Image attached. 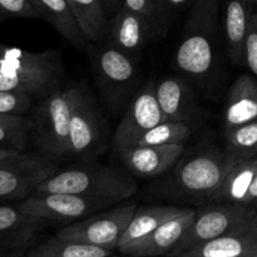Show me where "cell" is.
<instances>
[{"label": "cell", "mask_w": 257, "mask_h": 257, "mask_svg": "<svg viewBox=\"0 0 257 257\" xmlns=\"http://www.w3.org/2000/svg\"><path fill=\"white\" fill-rule=\"evenodd\" d=\"M218 34L220 2L196 0L188 10L176 49L177 69L198 84L210 79L216 65Z\"/></svg>", "instance_id": "obj_1"}, {"label": "cell", "mask_w": 257, "mask_h": 257, "mask_svg": "<svg viewBox=\"0 0 257 257\" xmlns=\"http://www.w3.org/2000/svg\"><path fill=\"white\" fill-rule=\"evenodd\" d=\"M137 188V182L127 170L88 163L57 171L38 186L34 193H70L115 205L135 195Z\"/></svg>", "instance_id": "obj_2"}, {"label": "cell", "mask_w": 257, "mask_h": 257, "mask_svg": "<svg viewBox=\"0 0 257 257\" xmlns=\"http://www.w3.org/2000/svg\"><path fill=\"white\" fill-rule=\"evenodd\" d=\"M64 74L57 50L29 52L0 44V90L43 98L57 89Z\"/></svg>", "instance_id": "obj_3"}, {"label": "cell", "mask_w": 257, "mask_h": 257, "mask_svg": "<svg viewBox=\"0 0 257 257\" xmlns=\"http://www.w3.org/2000/svg\"><path fill=\"white\" fill-rule=\"evenodd\" d=\"M240 160L227 148H205L187 160H183L176 167L171 177V196L177 200L211 201L212 196L220 187L231 168Z\"/></svg>", "instance_id": "obj_4"}, {"label": "cell", "mask_w": 257, "mask_h": 257, "mask_svg": "<svg viewBox=\"0 0 257 257\" xmlns=\"http://www.w3.org/2000/svg\"><path fill=\"white\" fill-rule=\"evenodd\" d=\"M79 85H68L44 95L32 109L34 145L47 156L68 155L70 118Z\"/></svg>", "instance_id": "obj_5"}, {"label": "cell", "mask_w": 257, "mask_h": 257, "mask_svg": "<svg viewBox=\"0 0 257 257\" xmlns=\"http://www.w3.org/2000/svg\"><path fill=\"white\" fill-rule=\"evenodd\" d=\"M255 212L256 208L245 205L216 202L196 210L195 220L168 257L182 255L208 241L253 222Z\"/></svg>", "instance_id": "obj_6"}, {"label": "cell", "mask_w": 257, "mask_h": 257, "mask_svg": "<svg viewBox=\"0 0 257 257\" xmlns=\"http://www.w3.org/2000/svg\"><path fill=\"white\" fill-rule=\"evenodd\" d=\"M138 206L133 202L122 203L112 210L95 212L79 221L64 226L57 232L60 238L97 247L115 250L127 230Z\"/></svg>", "instance_id": "obj_7"}, {"label": "cell", "mask_w": 257, "mask_h": 257, "mask_svg": "<svg viewBox=\"0 0 257 257\" xmlns=\"http://www.w3.org/2000/svg\"><path fill=\"white\" fill-rule=\"evenodd\" d=\"M113 206L110 202L70 193H33L17 207L45 223H73Z\"/></svg>", "instance_id": "obj_8"}, {"label": "cell", "mask_w": 257, "mask_h": 257, "mask_svg": "<svg viewBox=\"0 0 257 257\" xmlns=\"http://www.w3.org/2000/svg\"><path fill=\"white\" fill-rule=\"evenodd\" d=\"M57 171L52 158L23 152L0 166V201H23Z\"/></svg>", "instance_id": "obj_9"}, {"label": "cell", "mask_w": 257, "mask_h": 257, "mask_svg": "<svg viewBox=\"0 0 257 257\" xmlns=\"http://www.w3.org/2000/svg\"><path fill=\"white\" fill-rule=\"evenodd\" d=\"M168 120L156 97L155 83L150 82L141 88L131 103L115 130L114 150L131 147L138 137L160 123Z\"/></svg>", "instance_id": "obj_10"}, {"label": "cell", "mask_w": 257, "mask_h": 257, "mask_svg": "<svg viewBox=\"0 0 257 257\" xmlns=\"http://www.w3.org/2000/svg\"><path fill=\"white\" fill-rule=\"evenodd\" d=\"M68 155L89 156L102 141V118L92 98L79 87L70 118Z\"/></svg>", "instance_id": "obj_11"}, {"label": "cell", "mask_w": 257, "mask_h": 257, "mask_svg": "<svg viewBox=\"0 0 257 257\" xmlns=\"http://www.w3.org/2000/svg\"><path fill=\"white\" fill-rule=\"evenodd\" d=\"M185 143L165 146H131L117 151L120 162L133 176L152 178L170 171L181 161Z\"/></svg>", "instance_id": "obj_12"}, {"label": "cell", "mask_w": 257, "mask_h": 257, "mask_svg": "<svg viewBox=\"0 0 257 257\" xmlns=\"http://www.w3.org/2000/svg\"><path fill=\"white\" fill-rule=\"evenodd\" d=\"M196 210L187 208L183 213L167 221L146 237L125 246L120 253L136 257L168 256L193 222Z\"/></svg>", "instance_id": "obj_13"}, {"label": "cell", "mask_w": 257, "mask_h": 257, "mask_svg": "<svg viewBox=\"0 0 257 257\" xmlns=\"http://www.w3.org/2000/svg\"><path fill=\"white\" fill-rule=\"evenodd\" d=\"M156 35L155 29L145 17L123 7L109 22L108 38L114 45L133 59H137L147 43Z\"/></svg>", "instance_id": "obj_14"}, {"label": "cell", "mask_w": 257, "mask_h": 257, "mask_svg": "<svg viewBox=\"0 0 257 257\" xmlns=\"http://www.w3.org/2000/svg\"><path fill=\"white\" fill-rule=\"evenodd\" d=\"M156 97L168 120L190 124L197 114L193 90L183 78L167 75L155 83Z\"/></svg>", "instance_id": "obj_15"}, {"label": "cell", "mask_w": 257, "mask_h": 257, "mask_svg": "<svg viewBox=\"0 0 257 257\" xmlns=\"http://www.w3.org/2000/svg\"><path fill=\"white\" fill-rule=\"evenodd\" d=\"M94 65L103 87L113 94L123 93L135 83L137 68L135 59L108 44L95 53Z\"/></svg>", "instance_id": "obj_16"}, {"label": "cell", "mask_w": 257, "mask_h": 257, "mask_svg": "<svg viewBox=\"0 0 257 257\" xmlns=\"http://www.w3.org/2000/svg\"><path fill=\"white\" fill-rule=\"evenodd\" d=\"M45 225L17 206H0V247L23 255Z\"/></svg>", "instance_id": "obj_17"}, {"label": "cell", "mask_w": 257, "mask_h": 257, "mask_svg": "<svg viewBox=\"0 0 257 257\" xmlns=\"http://www.w3.org/2000/svg\"><path fill=\"white\" fill-rule=\"evenodd\" d=\"M253 120H257V79L252 74H241L226 95L223 131Z\"/></svg>", "instance_id": "obj_18"}, {"label": "cell", "mask_w": 257, "mask_h": 257, "mask_svg": "<svg viewBox=\"0 0 257 257\" xmlns=\"http://www.w3.org/2000/svg\"><path fill=\"white\" fill-rule=\"evenodd\" d=\"M257 253V225L248 223L176 257H247Z\"/></svg>", "instance_id": "obj_19"}, {"label": "cell", "mask_w": 257, "mask_h": 257, "mask_svg": "<svg viewBox=\"0 0 257 257\" xmlns=\"http://www.w3.org/2000/svg\"><path fill=\"white\" fill-rule=\"evenodd\" d=\"M250 0H225L223 7V33L226 50L231 63L240 65L243 63V50L248 25L252 17Z\"/></svg>", "instance_id": "obj_20"}, {"label": "cell", "mask_w": 257, "mask_h": 257, "mask_svg": "<svg viewBox=\"0 0 257 257\" xmlns=\"http://www.w3.org/2000/svg\"><path fill=\"white\" fill-rule=\"evenodd\" d=\"M40 18L47 20L75 49L85 50L89 40L83 34L67 0H32Z\"/></svg>", "instance_id": "obj_21"}, {"label": "cell", "mask_w": 257, "mask_h": 257, "mask_svg": "<svg viewBox=\"0 0 257 257\" xmlns=\"http://www.w3.org/2000/svg\"><path fill=\"white\" fill-rule=\"evenodd\" d=\"M187 210L181 206H145L137 207L127 230L118 242L117 250H122L125 246L141 240L160 227L167 221L181 215Z\"/></svg>", "instance_id": "obj_22"}, {"label": "cell", "mask_w": 257, "mask_h": 257, "mask_svg": "<svg viewBox=\"0 0 257 257\" xmlns=\"http://www.w3.org/2000/svg\"><path fill=\"white\" fill-rule=\"evenodd\" d=\"M256 173L257 157L247 158L236 163L227 173L210 202L245 205L246 197Z\"/></svg>", "instance_id": "obj_23"}, {"label": "cell", "mask_w": 257, "mask_h": 257, "mask_svg": "<svg viewBox=\"0 0 257 257\" xmlns=\"http://www.w3.org/2000/svg\"><path fill=\"white\" fill-rule=\"evenodd\" d=\"M70 10L89 43H98L108 35L109 17L102 0H67Z\"/></svg>", "instance_id": "obj_24"}, {"label": "cell", "mask_w": 257, "mask_h": 257, "mask_svg": "<svg viewBox=\"0 0 257 257\" xmlns=\"http://www.w3.org/2000/svg\"><path fill=\"white\" fill-rule=\"evenodd\" d=\"M112 255V250L54 236L28 251L25 257H110Z\"/></svg>", "instance_id": "obj_25"}, {"label": "cell", "mask_w": 257, "mask_h": 257, "mask_svg": "<svg viewBox=\"0 0 257 257\" xmlns=\"http://www.w3.org/2000/svg\"><path fill=\"white\" fill-rule=\"evenodd\" d=\"M192 135V128L188 123L165 120L137 138L132 146H165L185 143Z\"/></svg>", "instance_id": "obj_26"}, {"label": "cell", "mask_w": 257, "mask_h": 257, "mask_svg": "<svg viewBox=\"0 0 257 257\" xmlns=\"http://www.w3.org/2000/svg\"><path fill=\"white\" fill-rule=\"evenodd\" d=\"M226 148L240 160L257 157V120L225 132Z\"/></svg>", "instance_id": "obj_27"}, {"label": "cell", "mask_w": 257, "mask_h": 257, "mask_svg": "<svg viewBox=\"0 0 257 257\" xmlns=\"http://www.w3.org/2000/svg\"><path fill=\"white\" fill-rule=\"evenodd\" d=\"M123 7L145 17L151 23L157 37L167 30L172 18L167 0H124Z\"/></svg>", "instance_id": "obj_28"}, {"label": "cell", "mask_w": 257, "mask_h": 257, "mask_svg": "<svg viewBox=\"0 0 257 257\" xmlns=\"http://www.w3.org/2000/svg\"><path fill=\"white\" fill-rule=\"evenodd\" d=\"M32 119L24 115H13L0 120V147L23 151L32 136Z\"/></svg>", "instance_id": "obj_29"}, {"label": "cell", "mask_w": 257, "mask_h": 257, "mask_svg": "<svg viewBox=\"0 0 257 257\" xmlns=\"http://www.w3.org/2000/svg\"><path fill=\"white\" fill-rule=\"evenodd\" d=\"M35 98L23 92L0 90V114L24 115L33 109Z\"/></svg>", "instance_id": "obj_30"}, {"label": "cell", "mask_w": 257, "mask_h": 257, "mask_svg": "<svg viewBox=\"0 0 257 257\" xmlns=\"http://www.w3.org/2000/svg\"><path fill=\"white\" fill-rule=\"evenodd\" d=\"M243 63L257 79V10L252 13L243 50Z\"/></svg>", "instance_id": "obj_31"}, {"label": "cell", "mask_w": 257, "mask_h": 257, "mask_svg": "<svg viewBox=\"0 0 257 257\" xmlns=\"http://www.w3.org/2000/svg\"><path fill=\"white\" fill-rule=\"evenodd\" d=\"M0 15L13 18H40L32 0H0Z\"/></svg>", "instance_id": "obj_32"}, {"label": "cell", "mask_w": 257, "mask_h": 257, "mask_svg": "<svg viewBox=\"0 0 257 257\" xmlns=\"http://www.w3.org/2000/svg\"><path fill=\"white\" fill-rule=\"evenodd\" d=\"M22 153H23V151H20V150L0 147V166L4 165V163L10 162V161H13L14 158H17L18 156H20Z\"/></svg>", "instance_id": "obj_33"}, {"label": "cell", "mask_w": 257, "mask_h": 257, "mask_svg": "<svg viewBox=\"0 0 257 257\" xmlns=\"http://www.w3.org/2000/svg\"><path fill=\"white\" fill-rule=\"evenodd\" d=\"M123 2H124V0H102V4L103 7H104L105 13L108 14V17L112 18L118 10L122 9Z\"/></svg>", "instance_id": "obj_34"}, {"label": "cell", "mask_w": 257, "mask_h": 257, "mask_svg": "<svg viewBox=\"0 0 257 257\" xmlns=\"http://www.w3.org/2000/svg\"><path fill=\"white\" fill-rule=\"evenodd\" d=\"M246 206L248 207H252V208H257V173L253 178V182L251 185L250 191L247 193V197H246Z\"/></svg>", "instance_id": "obj_35"}, {"label": "cell", "mask_w": 257, "mask_h": 257, "mask_svg": "<svg viewBox=\"0 0 257 257\" xmlns=\"http://www.w3.org/2000/svg\"><path fill=\"white\" fill-rule=\"evenodd\" d=\"M195 2L196 0H167V4L171 13L173 14V13L178 12V10L183 9V8H190Z\"/></svg>", "instance_id": "obj_36"}, {"label": "cell", "mask_w": 257, "mask_h": 257, "mask_svg": "<svg viewBox=\"0 0 257 257\" xmlns=\"http://www.w3.org/2000/svg\"><path fill=\"white\" fill-rule=\"evenodd\" d=\"M22 253L19 252H14V251L10 250H5V248L0 247V257H20Z\"/></svg>", "instance_id": "obj_37"}, {"label": "cell", "mask_w": 257, "mask_h": 257, "mask_svg": "<svg viewBox=\"0 0 257 257\" xmlns=\"http://www.w3.org/2000/svg\"><path fill=\"white\" fill-rule=\"evenodd\" d=\"M255 222H256V225H257V208H256V212H255Z\"/></svg>", "instance_id": "obj_38"}, {"label": "cell", "mask_w": 257, "mask_h": 257, "mask_svg": "<svg viewBox=\"0 0 257 257\" xmlns=\"http://www.w3.org/2000/svg\"><path fill=\"white\" fill-rule=\"evenodd\" d=\"M251 3H252V4H256V0H250Z\"/></svg>", "instance_id": "obj_39"}, {"label": "cell", "mask_w": 257, "mask_h": 257, "mask_svg": "<svg viewBox=\"0 0 257 257\" xmlns=\"http://www.w3.org/2000/svg\"><path fill=\"white\" fill-rule=\"evenodd\" d=\"M247 257H257V253H255V255H251V256H247Z\"/></svg>", "instance_id": "obj_40"}, {"label": "cell", "mask_w": 257, "mask_h": 257, "mask_svg": "<svg viewBox=\"0 0 257 257\" xmlns=\"http://www.w3.org/2000/svg\"><path fill=\"white\" fill-rule=\"evenodd\" d=\"M3 18H4V17H3V15H0V23H2V20H3Z\"/></svg>", "instance_id": "obj_41"}, {"label": "cell", "mask_w": 257, "mask_h": 257, "mask_svg": "<svg viewBox=\"0 0 257 257\" xmlns=\"http://www.w3.org/2000/svg\"><path fill=\"white\" fill-rule=\"evenodd\" d=\"M110 257H118V256H114V255H112Z\"/></svg>", "instance_id": "obj_42"}, {"label": "cell", "mask_w": 257, "mask_h": 257, "mask_svg": "<svg viewBox=\"0 0 257 257\" xmlns=\"http://www.w3.org/2000/svg\"><path fill=\"white\" fill-rule=\"evenodd\" d=\"M128 257H136V256H128Z\"/></svg>", "instance_id": "obj_43"}, {"label": "cell", "mask_w": 257, "mask_h": 257, "mask_svg": "<svg viewBox=\"0 0 257 257\" xmlns=\"http://www.w3.org/2000/svg\"><path fill=\"white\" fill-rule=\"evenodd\" d=\"M256 4H257V0H256Z\"/></svg>", "instance_id": "obj_44"}]
</instances>
